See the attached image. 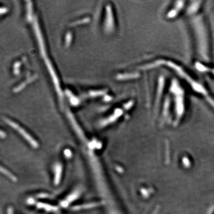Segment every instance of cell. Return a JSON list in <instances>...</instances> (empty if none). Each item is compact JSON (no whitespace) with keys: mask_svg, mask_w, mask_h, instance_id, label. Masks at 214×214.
I'll list each match as a JSON object with an SVG mask.
<instances>
[{"mask_svg":"<svg viewBox=\"0 0 214 214\" xmlns=\"http://www.w3.org/2000/svg\"><path fill=\"white\" fill-rule=\"evenodd\" d=\"M6 121L11 127H13V128H15L17 131H18L21 135L25 138V139L29 142V143L32 145V146L34 147V148H37L39 146V144L36 142V141L33 139L32 137L24 130H23L20 126H19L17 124H16L11 121H9V120H6Z\"/></svg>","mask_w":214,"mask_h":214,"instance_id":"6da1fadb","label":"cell"},{"mask_svg":"<svg viewBox=\"0 0 214 214\" xmlns=\"http://www.w3.org/2000/svg\"><path fill=\"white\" fill-rule=\"evenodd\" d=\"M55 179L54 183L55 184L57 185L59 184L61 179V171H62V166L60 164H58L56 165L55 167Z\"/></svg>","mask_w":214,"mask_h":214,"instance_id":"7a4b0ae2","label":"cell"},{"mask_svg":"<svg viewBox=\"0 0 214 214\" xmlns=\"http://www.w3.org/2000/svg\"><path fill=\"white\" fill-rule=\"evenodd\" d=\"M101 205V203H90L84 204L83 205H78L76 206L73 207L72 209L73 211H78L80 210L81 209H87V208H94L97 206H99Z\"/></svg>","mask_w":214,"mask_h":214,"instance_id":"3957f363","label":"cell"},{"mask_svg":"<svg viewBox=\"0 0 214 214\" xmlns=\"http://www.w3.org/2000/svg\"><path fill=\"white\" fill-rule=\"evenodd\" d=\"M1 172H2L3 174H6L9 178L12 181H13V182H16V180H17L16 177L14 175H13L10 171L7 170L6 168H4L2 167H1Z\"/></svg>","mask_w":214,"mask_h":214,"instance_id":"277c9868","label":"cell"},{"mask_svg":"<svg viewBox=\"0 0 214 214\" xmlns=\"http://www.w3.org/2000/svg\"><path fill=\"white\" fill-rule=\"evenodd\" d=\"M38 206H39V208H48V211H53V210H57V209L56 208H54L53 206H49V205H43V204H39V205H38Z\"/></svg>","mask_w":214,"mask_h":214,"instance_id":"5b68a950","label":"cell"},{"mask_svg":"<svg viewBox=\"0 0 214 214\" xmlns=\"http://www.w3.org/2000/svg\"><path fill=\"white\" fill-rule=\"evenodd\" d=\"M64 154L65 155V156H66V157H70V156H71L72 153H71V152H70L69 150H65Z\"/></svg>","mask_w":214,"mask_h":214,"instance_id":"8992f818","label":"cell"},{"mask_svg":"<svg viewBox=\"0 0 214 214\" xmlns=\"http://www.w3.org/2000/svg\"><path fill=\"white\" fill-rule=\"evenodd\" d=\"M8 214H13V209L11 208H9V209H8Z\"/></svg>","mask_w":214,"mask_h":214,"instance_id":"52a82bcc","label":"cell"}]
</instances>
